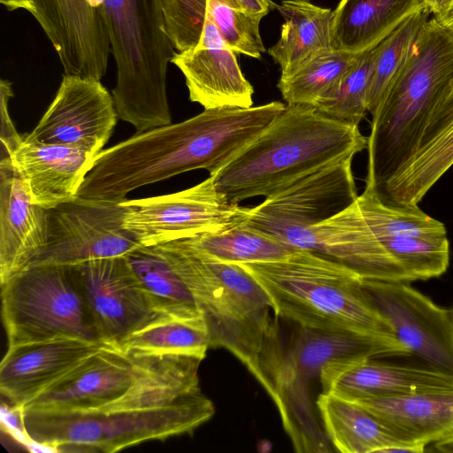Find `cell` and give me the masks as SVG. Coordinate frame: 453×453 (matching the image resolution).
Masks as SVG:
<instances>
[{"mask_svg":"<svg viewBox=\"0 0 453 453\" xmlns=\"http://www.w3.org/2000/svg\"><path fill=\"white\" fill-rule=\"evenodd\" d=\"M142 357L134 385L108 405L71 412L23 410L30 441L52 452L111 453L191 433L213 417L215 406L199 386L202 359Z\"/></svg>","mask_w":453,"mask_h":453,"instance_id":"cell-1","label":"cell"},{"mask_svg":"<svg viewBox=\"0 0 453 453\" xmlns=\"http://www.w3.org/2000/svg\"><path fill=\"white\" fill-rule=\"evenodd\" d=\"M254 107L204 109L101 150L77 198L121 203L131 191L196 169L214 174L263 130Z\"/></svg>","mask_w":453,"mask_h":453,"instance_id":"cell-2","label":"cell"},{"mask_svg":"<svg viewBox=\"0 0 453 453\" xmlns=\"http://www.w3.org/2000/svg\"><path fill=\"white\" fill-rule=\"evenodd\" d=\"M151 247L189 290L205 319L211 348L238 358L273 401L285 340L266 292L240 265L208 255L191 238Z\"/></svg>","mask_w":453,"mask_h":453,"instance_id":"cell-3","label":"cell"},{"mask_svg":"<svg viewBox=\"0 0 453 453\" xmlns=\"http://www.w3.org/2000/svg\"><path fill=\"white\" fill-rule=\"evenodd\" d=\"M366 147L367 137L358 126L331 119L311 105L286 104L255 139L210 176L219 192L239 204L274 195Z\"/></svg>","mask_w":453,"mask_h":453,"instance_id":"cell-4","label":"cell"},{"mask_svg":"<svg viewBox=\"0 0 453 453\" xmlns=\"http://www.w3.org/2000/svg\"><path fill=\"white\" fill-rule=\"evenodd\" d=\"M238 265L266 292L277 318L369 342H399L365 291L362 276L335 259L295 250L280 260Z\"/></svg>","mask_w":453,"mask_h":453,"instance_id":"cell-5","label":"cell"},{"mask_svg":"<svg viewBox=\"0 0 453 453\" xmlns=\"http://www.w3.org/2000/svg\"><path fill=\"white\" fill-rule=\"evenodd\" d=\"M453 73V32L434 17L372 114L365 187L380 190L412 154L426 117Z\"/></svg>","mask_w":453,"mask_h":453,"instance_id":"cell-6","label":"cell"},{"mask_svg":"<svg viewBox=\"0 0 453 453\" xmlns=\"http://www.w3.org/2000/svg\"><path fill=\"white\" fill-rule=\"evenodd\" d=\"M117 66L112 97L118 116L136 133L172 123L166 73L175 50L160 0H102Z\"/></svg>","mask_w":453,"mask_h":453,"instance_id":"cell-7","label":"cell"},{"mask_svg":"<svg viewBox=\"0 0 453 453\" xmlns=\"http://www.w3.org/2000/svg\"><path fill=\"white\" fill-rule=\"evenodd\" d=\"M409 356L399 342H374L299 326L285 341L274 376L273 403L293 447L299 453H327L329 440L315 419L309 388L330 361L348 357Z\"/></svg>","mask_w":453,"mask_h":453,"instance_id":"cell-8","label":"cell"},{"mask_svg":"<svg viewBox=\"0 0 453 453\" xmlns=\"http://www.w3.org/2000/svg\"><path fill=\"white\" fill-rule=\"evenodd\" d=\"M1 288L8 347L62 336L105 344L73 265H29Z\"/></svg>","mask_w":453,"mask_h":453,"instance_id":"cell-9","label":"cell"},{"mask_svg":"<svg viewBox=\"0 0 453 453\" xmlns=\"http://www.w3.org/2000/svg\"><path fill=\"white\" fill-rule=\"evenodd\" d=\"M317 253L339 261L363 279L411 282L443 274L449 263L446 236L376 234L342 211L313 227Z\"/></svg>","mask_w":453,"mask_h":453,"instance_id":"cell-10","label":"cell"},{"mask_svg":"<svg viewBox=\"0 0 453 453\" xmlns=\"http://www.w3.org/2000/svg\"><path fill=\"white\" fill-rule=\"evenodd\" d=\"M348 157L248 208L244 222L294 250L317 251L313 227L350 206L358 195Z\"/></svg>","mask_w":453,"mask_h":453,"instance_id":"cell-11","label":"cell"},{"mask_svg":"<svg viewBox=\"0 0 453 453\" xmlns=\"http://www.w3.org/2000/svg\"><path fill=\"white\" fill-rule=\"evenodd\" d=\"M121 203L124 228L144 247L222 231L243 222L248 212L219 192L211 176L179 192Z\"/></svg>","mask_w":453,"mask_h":453,"instance_id":"cell-12","label":"cell"},{"mask_svg":"<svg viewBox=\"0 0 453 453\" xmlns=\"http://www.w3.org/2000/svg\"><path fill=\"white\" fill-rule=\"evenodd\" d=\"M121 203L75 198L48 210L44 249L30 265H76L127 256L141 247L123 226Z\"/></svg>","mask_w":453,"mask_h":453,"instance_id":"cell-13","label":"cell"},{"mask_svg":"<svg viewBox=\"0 0 453 453\" xmlns=\"http://www.w3.org/2000/svg\"><path fill=\"white\" fill-rule=\"evenodd\" d=\"M38 22L57 52L65 75L101 81L111 46L102 0H0Z\"/></svg>","mask_w":453,"mask_h":453,"instance_id":"cell-14","label":"cell"},{"mask_svg":"<svg viewBox=\"0 0 453 453\" xmlns=\"http://www.w3.org/2000/svg\"><path fill=\"white\" fill-rule=\"evenodd\" d=\"M363 288L393 335L426 365L453 375V319L406 282L363 279Z\"/></svg>","mask_w":453,"mask_h":453,"instance_id":"cell-15","label":"cell"},{"mask_svg":"<svg viewBox=\"0 0 453 453\" xmlns=\"http://www.w3.org/2000/svg\"><path fill=\"white\" fill-rule=\"evenodd\" d=\"M112 95L99 80L63 75L54 99L24 138L97 155L118 119Z\"/></svg>","mask_w":453,"mask_h":453,"instance_id":"cell-16","label":"cell"},{"mask_svg":"<svg viewBox=\"0 0 453 453\" xmlns=\"http://www.w3.org/2000/svg\"><path fill=\"white\" fill-rule=\"evenodd\" d=\"M102 341L119 348L157 311L126 256L73 265Z\"/></svg>","mask_w":453,"mask_h":453,"instance_id":"cell-17","label":"cell"},{"mask_svg":"<svg viewBox=\"0 0 453 453\" xmlns=\"http://www.w3.org/2000/svg\"><path fill=\"white\" fill-rule=\"evenodd\" d=\"M142 358L117 347H104L22 408L43 412H71L108 405L134 385Z\"/></svg>","mask_w":453,"mask_h":453,"instance_id":"cell-18","label":"cell"},{"mask_svg":"<svg viewBox=\"0 0 453 453\" xmlns=\"http://www.w3.org/2000/svg\"><path fill=\"white\" fill-rule=\"evenodd\" d=\"M322 392L344 399L394 398L453 389V375L424 366L400 365L366 357L328 362L319 374Z\"/></svg>","mask_w":453,"mask_h":453,"instance_id":"cell-19","label":"cell"},{"mask_svg":"<svg viewBox=\"0 0 453 453\" xmlns=\"http://www.w3.org/2000/svg\"><path fill=\"white\" fill-rule=\"evenodd\" d=\"M107 346L68 336L10 346L0 365L1 395L22 407Z\"/></svg>","mask_w":453,"mask_h":453,"instance_id":"cell-20","label":"cell"},{"mask_svg":"<svg viewBox=\"0 0 453 453\" xmlns=\"http://www.w3.org/2000/svg\"><path fill=\"white\" fill-rule=\"evenodd\" d=\"M453 165V73L430 110L411 157L379 191L386 199L418 205Z\"/></svg>","mask_w":453,"mask_h":453,"instance_id":"cell-21","label":"cell"},{"mask_svg":"<svg viewBox=\"0 0 453 453\" xmlns=\"http://www.w3.org/2000/svg\"><path fill=\"white\" fill-rule=\"evenodd\" d=\"M172 63L184 75L189 100L204 109L253 105V87L215 26L204 29L196 47L175 52Z\"/></svg>","mask_w":453,"mask_h":453,"instance_id":"cell-22","label":"cell"},{"mask_svg":"<svg viewBox=\"0 0 453 453\" xmlns=\"http://www.w3.org/2000/svg\"><path fill=\"white\" fill-rule=\"evenodd\" d=\"M48 210L32 203L11 158L0 160V283L29 266L44 249Z\"/></svg>","mask_w":453,"mask_h":453,"instance_id":"cell-23","label":"cell"},{"mask_svg":"<svg viewBox=\"0 0 453 453\" xmlns=\"http://www.w3.org/2000/svg\"><path fill=\"white\" fill-rule=\"evenodd\" d=\"M96 155L62 145L23 141L11 156L33 203L50 210L76 198Z\"/></svg>","mask_w":453,"mask_h":453,"instance_id":"cell-24","label":"cell"},{"mask_svg":"<svg viewBox=\"0 0 453 453\" xmlns=\"http://www.w3.org/2000/svg\"><path fill=\"white\" fill-rule=\"evenodd\" d=\"M325 433L342 453L423 452L425 446L414 443L388 423L362 406L331 393L317 399Z\"/></svg>","mask_w":453,"mask_h":453,"instance_id":"cell-25","label":"cell"},{"mask_svg":"<svg viewBox=\"0 0 453 453\" xmlns=\"http://www.w3.org/2000/svg\"><path fill=\"white\" fill-rule=\"evenodd\" d=\"M349 401L372 412L414 443L426 447L453 437V389Z\"/></svg>","mask_w":453,"mask_h":453,"instance_id":"cell-26","label":"cell"},{"mask_svg":"<svg viewBox=\"0 0 453 453\" xmlns=\"http://www.w3.org/2000/svg\"><path fill=\"white\" fill-rule=\"evenodd\" d=\"M277 9L284 19L278 42L268 54L287 78L310 61L333 49L334 11L307 0H284Z\"/></svg>","mask_w":453,"mask_h":453,"instance_id":"cell-27","label":"cell"},{"mask_svg":"<svg viewBox=\"0 0 453 453\" xmlns=\"http://www.w3.org/2000/svg\"><path fill=\"white\" fill-rule=\"evenodd\" d=\"M423 6L420 0H341L334 11L332 47L353 54L373 48Z\"/></svg>","mask_w":453,"mask_h":453,"instance_id":"cell-28","label":"cell"},{"mask_svg":"<svg viewBox=\"0 0 453 453\" xmlns=\"http://www.w3.org/2000/svg\"><path fill=\"white\" fill-rule=\"evenodd\" d=\"M209 348V330L199 310L157 311L120 347L134 356L182 355L202 360Z\"/></svg>","mask_w":453,"mask_h":453,"instance_id":"cell-29","label":"cell"},{"mask_svg":"<svg viewBox=\"0 0 453 453\" xmlns=\"http://www.w3.org/2000/svg\"><path fill=\"white\" fill-rule=\"evenodd\" d=\"M191 240L208 255L233 264L280 260L295 250L244 221L225 230L203 234Z\"/></svg>","mask_w":453,"mask_h":453,"instance_id":"cell-30","label":"cell"},{"mask_svg":"<svg viewBox=\"0 0 453 453\" xmlns=\"http://www.w3.org/2000/svg\"><path fill=\"white\" fill-rule=\"evenodd\" d=\"M430 14L425 6L419 8L377 45L367 97V111L371 114L407 64Z\"/></svg>","mask_w":453,"mask_h":453,"instance_id":"cell-31","label":"cell"},{"mask_svg":"<svg viewBox=\"0 0 453 453\" xmlns=\"http://www.w3.org/2000/svg\"><path fill=\"white\" fill-rule=\"evenodd\" d=\"M377 45L357 54L339 82L315 103L317 111L335 121L359 125L368 112L367 97Z\"/></svg>","mask_w":453,"mask_h":453,"instance_id":"cell-32","label":"cell"},{"mask_svg":"<svg viewBox=\"0 0 453 453\" xmlns=\"http://www.w3.org/2000/svg\"><path fill=\"white\" fill-rule=\"evenodd\" d=\"M126 257L157 311L198 310L184 282L152 247L141 246Z\"/></svg>","mask_w":453,"mask_h":453,"instance_id":"cell-33","label":"cell"},{"mask_svg":"<svg viewBox=\"0 0 453 453\" xmlns=\"http://www.w3.org/2000/svg\"><path fill=\"white\" fill-rule=\"evenodd\" d=\"M357 54L330 50L318 56L293 75L277 84L287 104L313 106L342 79Z\"/></svg>","mask_w":453,"mask_h":453,"instance_id":"cell-34","label":"cell"},{"mask_svg":"<svg viewBox=\"0 0 453 453\" xmlns=\"http://www.w3.org/2000/svg\"><path fill=\"white\" fill-rule=\"evenodd\" d=\"M209 13L223 40L235 53L260 58L265 52L259 32L263 16L239 10L231 0H209Z\"/></svg>","mask_w":453,"mask_h":453,"instance_id":"cell-35","label":"cell"},{"mask_svg":"<svg viewBox=\"0 0 453 453\" xmlns=\"http://www.w3.org/2000/svg\"><path fill=\"white\" fill-rule=\"evenodd\" d=\"M165 29L176 52L196 47L211 16L209 0H160Z\"/></svg>","mask_w":453,"mask_h":453,"instance_id":"cell-36","label":"cell"},{"mask_svg":"<svg viewBox=\"0 0 453 453\" xmlns=\"http://www.w3.org/2000/svg\"><path fill=\"white\" fill-rule=\"evenodd\" d=\"M12 82L1 79L0 81V113H1V156L0 160L10 158L23 141L9 113V101L13 96Z\"/></svg>","mask_w":453,"mask_h":453,"instance_id":"cell-37","label":"cell"},{"mask_svg":"<svg viewBox=\"0 0 453 453\" xmlns=\"http://www.w3.org/2000/svg\"><path fill=\"white\" fill-rule=\"evenodd\" d=\"M231 2L241 11L263 17L277 7L271 0H231Z\"/></svg>","mask_w":453,"mask_h":453,"instance_id":"cell-38","label":"cell"},{"mask_svg":"<svg viewBox=\"0 0 453 453\" xmlns=\"http://www.w3.org/2000/svg\"><path fill=\"white\" fill-rule=\"evenodd\" d=\"M420 2L434 17L442 15L453 4V0H420Z\"/></svg>","mask_w":453,"mask_h":453,"instance_id":"cell-39","label":"cell"},{"mask_svg":"<svg viewBox=\"0 0 453 453\" xmlns=\"http://www.w3.org/2000/svg\"><path fill=\"white\" fill-rule=\"evenodd\" d=\"M434 17V16H433ZM441 25L453 32V4L441 16L434 17Z\"/></svg>","mask_w":453,"mask_h":453,"instance_id":"cell-40","label":"cell"},{"mask_svg":"<svg viewBox=\"0 0 453 453\" xmlns=\"http://www.w3.org/2000/svg\"><path fill=\"white\" fill-rule=\"evenodd\" d=\"M437 451L453 453V437L433 444Z\"/></svg>","mask_w":453,"mask_h":453,"instance_id":"cell-41","label":"cell"},{"mask_svg":"<svg viewBox=\"0 0 453 453\" xmlns=\"http://www.w3.org/2000/svg\"><path fill=\"white\" fill-rule=\"evenodd\" d=\"M449 313L451 315V318L453 319V307L451 309H449Z\"/></svg>","mask_w":453,"mask_h":453,"instance_id":"cell-42","label":"cell"}]
</instances>
